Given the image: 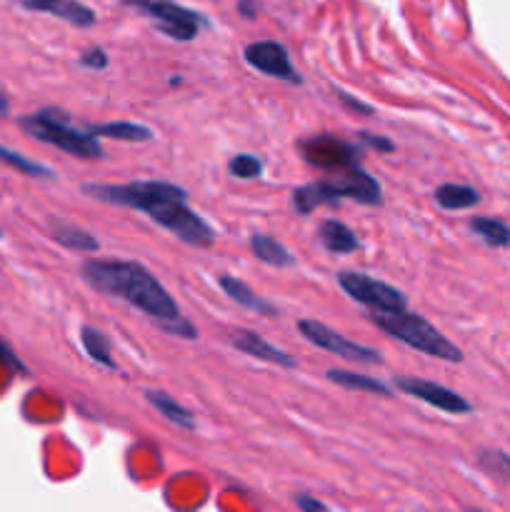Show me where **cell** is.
<instances>
[{
    "mask_svg": "<svg viewBox=\"0 0 510 512\" xmlns=\"http://www.w3.org/2000/svg\"><path fill=\"white\" fill-rule=\"evenodd\" d=\"M470 230H473L480 240H485L490 248H505V245H510V228L503 220L473 218L470 220Z\"/></svg>",
    "mask_w": 510,
    "mask_h": 512,
    "instance_id": "23",
    "label": "cell"
},
{
    "mask_svg": "<svg viewBox=\"0 0 510 512\" xmlns=\"http://www.w3.org/2000/svg\"><path fill=\"white\" fill-rule=\"evenodd\" d=\"M80 340H83L85 353L90 355V360H95L103 368L115 370V360L110 355V338L98 328H90V325H83V333H80Z\"/></svg>",
    "mask_w": 510,
    "mask_h": 512,
    "instance_id": "22",
    "label": "cell"
},
{
    "mask_svg": "<svg viewBox=\"0 0 510 512\" xmlns=\"http://www.w3.org/2000/svg\"><path fill=\"white\" fill-rule=\"evenodd\" d=\"M0 163L10 165V168H15L18 173L33 175V178H53V170H50L48 165L35 163V160H30V158H25V155L15 153V150L5 148V145H0Z\"/></svg>",
    "mask_w": 510,
    "mask_h": 512,
    "instance_id": "24",
    "label": "cell"
},
{
    "mask_svg": "<svg viewBox=\"0 0 510 512\" xmlns=\"http://www.w3.org/2000/svg\"><path fill=\"white\" fill-rule=\"evenodd\" d=\"M483 463L490 465L495 473H500V470H508V475H510V458H505V455H500V453L483 455Z\"/></svg>",
    "mask_w": 510,
    "mask_h": 512,
    "instance_id": "30",
    "label": "cell"
},
{
    "mask_svg": "<svg viewBox=\"0 0 510 512\" xmlns=\"http://www.w3.org/2000/svg\"><path fill=\"white\" fill-rule=\"evenodd\" d=\"M83 193L110 205L140 210L153 223L173 233L193 248H208L215 230L188 205V195L180 185L163 180H133V183H85Z\"/></svg>",
    "mask_w": 510,
    "mask_h": 512,
    "instance_id": "1",
    "label": "cell"
},
{
    "mask_svg": "<svg viewBox=\"0 0 510 512\" xmlns=\"http://www.w3.org/2000/svg\"><path fill=\"white\" fill-rule=\"evenodd\" d=\"M88 130L95 135V138H113V140H125V143H148V140L155 138V133L148 128V125L128 123V120L90 125Z\"/></svg>",
    "mask_w": 510,
    "mask_h": 512,
    "instance_id": "18",
    "label": "cell"
},
{
    "mask_svg": "<svg viewBox=\"0 0 510 512\" xmlns=\"http://www.w3.org/2000/svg\"><path fill=\"white\" fill-rule=\"evenodd\" d=\"M145 400H148V403L153 405V408L158 410V413L163 415L168 423L178 425V428H183V430H195L193 413H190V410H185L180 403H175L170 395L158 393V390H145Z\"/></svg>",
    "mask_w": 510,
    "mask_h": 512,
    "instance_id": "19",
    "label": "cell"
},
{
    "mask_svg": "<svg viewBox=\"0 0 510 512\" xmlns=\"http://www.w3.org/2000/svg\"><path fill=\"white\" fill-rule=\"evenodd\" d=\"M238 8H240V13H243V18H255V0H240L238 3Z\"/></svg>",
    "mask_w": 510,
    "mask_h": 512,
    "instance_id": "32",
    "label": "cell"
},
{
    "mask_svg": "<svg viewBox=\"0 0 510 512\" xmlns=\"http://www.w3.org/2000/svg\"><path fill=\"white\" fill-rule=\"evenodd\" d=\"M345 198L363 205L383 203L378 180L365 173L360 165H348V168H340L335 178H323L295 188L293 208L298 215H310L320 205H340V200Z\"/></svg>",
    "mask_w": 510,
    "mask_h": 512,
    "instance_id": "3",
    "label": "cell"
},
{
    "mask_svg": "<svg viewBox=\"0 0 510 512\" xmlns=\"http://www.w3.org/2000/svg\"><path fill=\"white\" fill-rule=\"evenodd\" d=\"M393 385L400 390V393L410 395V398H418L423 403L433 405V408L443 410V413L450 415H468L473 410V405L463 398V395L453 393L450 388L438 383H430V380L420 378H405V375H395Z\"/></svg>",
    "mask_w": 510,
    "mask_h": 512,
    "instance_id": "11",
    "label": "cell"
},
{
    "mask_svg": "<svg viewBox=\"0 0 510 512\" xmlns=\"http://www.w3.org/2000/svg\"><path fill=\"white\" fill-rule=\"evenodd\" d=\"M218 285L223 288V293L228 295L230 300H235V303L243 305V308L260 315H278L273 303H268V300H263L260 295H255V290L250 288L248 283H243L240 278H235V275H223V278H218Z\"/></svg>",
    "mask_w": 510,
    "mask_h": 512,
    "instance_id": "14",
    "label": "cell"
},
{
    "mask_svg": "<svg viewBox=\"0 0 510 512\" xmlns=\"http://www.w3.org/2000/svg\"><path fill=\"white\" fill-rule=\"evenodd\" d=\"M243 58L250 68L260 70V73L270 75V78H278L290 85L303 83V78L298 75L295 65L290 63L288 50L280 43H275V40H258V43H250L248 48H245Z\"/></svg>",
    "mask_w": 510,
    "mask_h": 512,
    "instance_id": "10",
    "label": "cell"
},
{
    "mask_svg": "<svg viewBox=\"0 0 510 512\" xmlns=\"http://www.w3.org/2000/svg\"><path fill=\"white\" fill-rule=\"evenodd\" d=\"M123 3L145 15L158 28V33L168 35L178 43H190V40L198 38L200 30L210 25L205 15L185 8L175 0H123Z\"/></svg>",
    "mask_w": 510,
    "mask_h": 512,
    "instance_id": "6",
    "label": "cell"
},
{
    "mask_svg": "<svg viewBox=\"0 0 510 512\" xmlns=\"http://www.w3.org/2000/svg\"><path fill=\"white\" fill-rule=\"evenodd\" d=\"M318 238H320V243H323V248L328 250V253H335V255H348V253H353V250L360 248L358 235H355L348 225L340 223V220H335V218H328L320 223Z\"/></svg>",
    "mask_w": 510,
    "mask_h": 512,
    "instance_id": "15",
    "label": "cell"
},
{
    "mask_svg": "<svg viewBox=\"0 0 510 512\" xmlns=\"http://www.w3.org/2000/svg\"><path fill=\"white\" fill-rule=\"evenodd\" d=\"M228 343L233 345L235 350H240V353L250 355V358L255 360H263V363H270V365H280V368H288L293 370L295 365V358L290 353H285V350L275 348L273 343H268L265 338H260L258 333H253V330H233V335L228 338Z\"/></svg>",
    "mask_w": 510,
    "mask_h": 512,
    "instance_id": "12",
    "label": "cell"
},
{
    "mask_svg": "<svg viewBox=\"0 0 510 512\" xmlns=\"http://www.w3.org/2000/svg\"><path fill=\"white\" fill-rule=\"evenodd\" d=\"M298 330L310 345L325 350V353L338 355V358L343 360H350V363H360V365L383 363V355H380L375 348H368V345H360L355 343V340H348L345 335H340L338 330L328 328V325L318 323V320H300Z\"/></svg>",
    "mask_w": 510,
    "mask_h": 512,
    "instance_id": "8",
    "label": "cell"
},
{
    "mask_svg": "<svg viewBox=\"0 0 510 512\" xmlns=\"http://www.w3.org/2000/svg\"><path fill=\"white\" fill-rule=\"evenodd\" d=\"M250 250H253L255 258L265 265H273V268H293L295 258L288 253L280 240L270 238V235L253 233L250 235Z\"/></svg>",
    "mask_w": 510,
    "mask_h": 512,
    "instance_id": "16",
    "label": "cell"
},
{
    "mask_svg": "<svg viewBox=\"0 0 510 512\" xmlns=\"http://www.w3.org/2000/svg\"><path fill=\"white\" fill-rule=\"evenodd\" d=\"M300 155L310 165H318L325 170H340L348 165H360V150L335 135H313L298 143Z\"/></svg>",
    "mask_w": 510,
    "mask_h": 512,
    "instance_id": "9",
    "label": "cell"
},
{
    "mask_svg": "<svg viewBox=\"0 0 510 512\" xmlns=\"http://www.w3.org/2000/svg\"><path fill=\"white\" fill-rule=\"evenodd\" d=\"M338 285L348 293V298L365 305L373 313H403V310H408V298L398 288L365 273L343 270V273H338Z\"/></svg>",
    "mask_w": 510,
    "mask_h": 512,
    "instance_id": "7",
    "label": "cell"
},
{
    "mask_svg": "<svg viewBox=\"0 0 510 512\" xmlns=\"http://www.w3.org/2000/svg\"><path fill=\"white\" fill-rule=\"evenodd\" d=\"M0 238H3V233H0Z\"/></svg>",
    "mask_w": 510,
    "mask_h": 512,
    "instance_id": "34",
    "label": "cell"
},
{
    "mask_svg": "<svg viewBox=\"0 0 510 512\" xmlns=\"http://www.w3.org/2000/svg\"><path fill=\"white\" fill-rule=\"evenodd\" d=\"M335 93H338L340 103H343L348 110H353V113H358V115H373L375 113V110L370 108L368 103H363V100L353 98V95L345 93V90H335Z\"/></svg>",
    "mask_w": 510,
    "mask_h": 512,
    "instance_id": "28",
    "label": "cell"
},
{
    "mask_svg": "<svg viewBox=\"0 0 510 512\" xmlns=\"http://www.w3.org/2000/svg\"><path fill=\"white\" fill-rule=\"evenodd\" d=\"M10 110V100H8V95L3 93V90H0V115H5Z\"/></svg>",
    "mask_w": 510,
    "mask_h": 512,
    "instance_id": "33",
    "label": "cell"
},
{
    "mask_svg": "<svg viewBox=\"0 0 510 512\" xmlns=\"http://www.w3.org/2000/svg\"><path fill=\"white\" fill-rule=\"evenodd\" d=\"M0 363H3V365H8L10 370H18L20 375H25V373H28V368H25V365L20 363V360H18V355H15L13 350H10V345L5 343L3 338H0Z\"/></svg>",
    "mask_w": 510,
    "mask_h": 512,
    "instance_id": "29",
    "label": "cell"
},
{
    "mask_svg": "<svg viewBox=\"0 0 510 512\" xmlns=\"http://www.w3.org/2000/svg\"><path fill=\"white\" fill-rule=\"evenodd\" d=\"M20 128L30 135V138L40 140L60 148L63 153L75 155L83 160H98L103 158V148H100L98 138L90 130H80L70 123V115L63 110L43 108L33 115L20 118Z\"/></svg>",
    "mask_w": 510,
    "mask_h": 512,
    "instance_id": "4",
    "label": "cell"
},
{
    "mask_svg": "<svg viewBox=\"0 0 510 512\" xmlns=\"http://www.w3.org/2000/svg\"><path fill=\"white\" fill-rule=\"evenodd\" d=\"M328 380L348 390H363V393L385 395V398L393 395L390 385L380 383L378 378H370V375H363V373H350V370H328Z\"/></svg>",
    "mask_w": 510,
    "mask_h": 512,
    "instance_id": "21",
    "label": "cell"
},
{
    "mask_svg": "<svg viewBox=\"0 0 510 512\" xmlns=\"http://www.w3.org/2000/svg\"><path fill=\"white\" fill-rule=\"evenodd\" d=\"M358 138H360V143H363V145H368V148H375V150H380V153H393V150H395L393 140H388V138H380V135H373V133H365V130H360V133H358Z\"/></svg>",
    "mask_w": 510,
    "mask_h": 512,
    "instance_id": "27",
    "label": "cell"
},
{
    "mask_svg": "<svg viewBox=\"0 0 510 512\" xmlns=\"http://www.w3.org/2000/svg\"><path fill=\"white\" fill-rule=\"evenodd\" d=\"M25 10H35V13H48L55 18L65 20V23L75 25V28H93L98 15L93 8H88L80 0H18Z\"/></svg>",
    "mask_w": 510,
    "mask_h": 512,
    "instance_id": "13",
    "label": "cell"
},
{
    "mask_svg": "<svg viewBox=\"0 0 510 512\" xmlns=\"http://www.w3.org/2000/svg\"><path fill=\"white\" fill-rule=\"evenodd\" d=\"M228 170L233 178H240V180H255L260 178V173H263V163H260L255 155H235L233 160L228 163Z\"/></svg>",
    "mask_w": 510,
    "mask_h": 512,
    "instance_id": "25",
    "label": "cell"
},
{
    "mask_svg": "<svg viewBox=\"0 0 510 512\" xmlns=\"http://www.w3.org/2000/svg\"><path fill=\"white\" fill-rule=\"evenodd\" d=\"M295 505H298V508L305 510V512L328 510V505L320 503V500H315V498H310V495H298V498H295Z\"/></svg>",
    "mask_w": 510,
    "mask_h": 512,
    "instance_id": "31",
    "label": "cell"
},
{
    "mask_svg": "<svg viewBox=\"0 0 510 512\" xmlns=\"http://www.w3.org/2000/svg\"><path fill=\"white\" fill-rule=\"evenodd\" d=\"M370 320L383 333H388L390 338L400 340V343L418 350V353L445 360V363H460L463 360V353H460L458 345L450 343L435 325L420 318L418 313H408V310H403V313H373Z\"/></svg>",
    "mask_w": 510,
    "mask_h": 512,
    "instance_id": "5",
    "label": "cell"
},
{
    "mask_svg": "<svg viewBox=\"0 0 510 512\" xmlns=\"http://www.w3.org/2000/svg\"><path fill=\"white\" fill-rule=\"evenodd\" d=\"M435 203L443 210H468L480 203V193L470 185L448 183L435 190Z\"/></svg>",
    "mask_w": 510,
    "mask_h": 512,
    "instance_id": "20",
    "label": "cell"
},
{
    "mask_svg": "<svg viewBox=\"0 0 510 512\" xmlns=\"http://www.w3.org/2000/svg\"><path fill=\"white\" fill-rule=\"evenodd\" d=\"M50 238L58 245H63V248L78 250V253L80 250H83V253H98L100 250V240L95 238V235H90L88 230L83 228H75V225L60 223V220L50 223Z\"/></svg>",
    "mask_w": 510,
    "mask_h": 512,
    "instance_id": "17",
    "label": "cell"
},
{
    "mask_svg": "<svg viewBox=\"0 0 510 512\" xmlns=\"http://www.w3.org/2000/svg\"><path fill=\"white\" fill-rule=\"evenodd\" d=\"M80 275L98 293L113 295V298H120L133 305V308L143 310L165 333L180 335V338L188 340L198 338L195 328L180 315L178 303L170 298V293L160 285V280L135 260H85L80 265Z\"/></svg>",
    "mask_w": 510,
    "mask_h": 512,
    "instance_id": "2",
    "label": "cell"
},
{
    "mask_svg": "<svg viewBox=\"0 0 510 512\" xmlns=\"http://www.w3.org/2000/svg\"><path fill=\"white\" fill-rule=\"evenodd\" d=\"M80 65L98 73V70L108 68V55H105L103 48H88L83 55H80Z\"/></svg>",
    "mask_w": 510,
    "mask_h": 512,
    "instance_id": "26",
    "label": "cell"
}]
</instances>
